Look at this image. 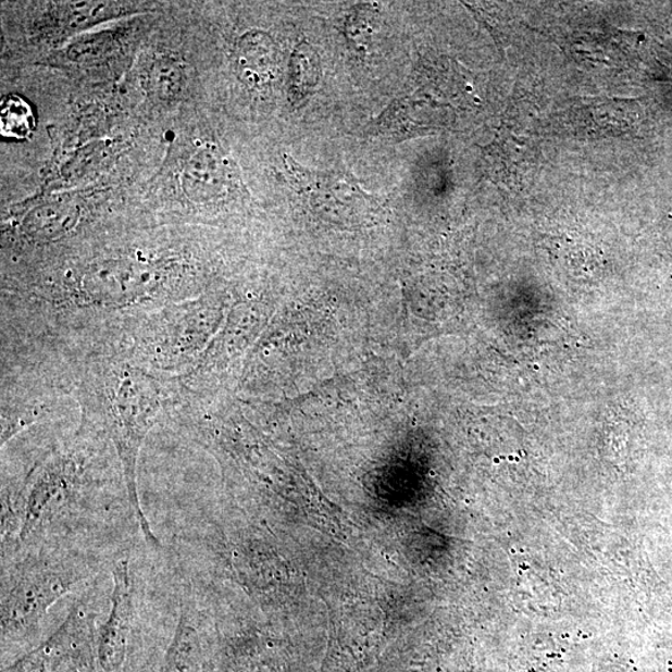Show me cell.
<instances>
[{
    "label": "cell",
    "mask_w": 672,
    "mask_h": 672,
    "mask_svg": "<svg viewBox=\"0 0 672 672\" xmlns=\"http://www.w3.org/2000/svg\"><path fill=\"white\" fill-rule=\"evenodd\" d=\"M177 378L149 372L115 351L101 349L85 361L76 385L83 411L79 433L103 437L115 447L128 505L151 548L161 543L142 511L137 487V463L151 428L169 408H175Z\"/></svg>",
    "instance_id": "6da1fadb"
},
{
    "label": "cell",
    "mask_w": 672,
    "mask_h": 672,
    "mask_svg": "<svg viewBox=\"0 0 672 672\" xmlns=\"http://www.w3.org/2000/svg\"><path fill=\"white\" fill-rule=\"evenodd\" d=\"M89 452L64 447L36 464L22 482L3 481L2 556L41 547L79 511L91 486Z\"/></svg>",
    "instance_id": "7a4b0ae2"
},
{
    "label": "cell",
    "mask_w": 672,
    "mask_h": 672,
    "mask_svg": "<svg viewBox=\"0 0 672 672\" xmlns=\"http://www.w3.org/2000/svg\"><path fill=\"white\" fill-rule=\"evenodd\" d=\"M181 273L166 262L137 256L102 258L88 263L53 298L54 309L95 315L150 312L185 300Z\"/></svg>",
    "instance_id": "3957f363"
},
{
    "label": "cell",
    "mask_w": 672,
    "mask_h": 672,
    "mask_svg": "<svg viewBox=\"0 0 672 672\" xmlns=\"http://www.w3.org/2000/svg\"><path fill=\"white\" fill-rule=\"evenodd\" d=\"M219 310L204 298H188L127 318L115 346L105 349L149 372L179 377L192 370L209 346Z\"/></svg>",
    "instance_id": "277c9868"
},
{
    "label": "cell",
    "mask_w": 672,
    "mask_h": 672,
    "mask_svg": "<svg viewBox=\"0 0 672 672\" xmlns=\"http://www.w3.org/2000/svg\"><path fill=\"white\" fill-rule=\"evenodd\" d=\"M97 572V564L88 557L50 545L3 556V636L22 635L38 627L58 600Z\"/></svg>",
    "instance_id": "5b68a950"
},
{
    "label": "cell",
    "mask_w": 672,
    "mask_h": 672,
    "mask_svg": "<svg viewBox=\"0 0 672 672\" xmlns=\"http://www.w3.org/2000/svg\"><path fill=\"white\" fill-rule=\"evenodd\" d=\"M112 592L110 611L105 624L100 629V655L103 665L114 670L123 661L126 643L136 618L135 597L130 564L119 559L111 571Z\"/></svg>",
    "instance_id": "8992f818"
},
{
    "label": "cell",
    "mask_w": 672,
    "mask_h": 672,
    "mask_svg": "<svg viewBox=\"0 0 672 672\" xmlns=\"http://www.w3.org/2000/svg\"><path fill=\"white\" fill-rule=\"evenodd\" d=\"M181 185L194 203L219 202L235 191V171L217 148L203 146L186 160Z\"/></svg>",
    "instance_id": "52a82bcc"
},
{
    "label": "cell",
    "mask_w": 672,
    "mask_h": 672,
    "mask_svg": "<svg viewBox=\"0 0 672 672\" xmlns=\"http://www.w3.org/2000/svg\"><path fill=\"white\" fill-rule=\"evenodd\" d=\"M83 209L72 197H55L33 207L20 223L23 239L49 245L72 235L82 221Z\"/></svg>",
    "instance_id": "ba28073f"
},
{
    "label": "cell",
    "mask_w": 672,
    "mask_h": 672,
    "mask_svg": "<svg viewBox=\"0 0 672 672\" xmlns=\"http://www.w3.org/2000/svg\"><path fill=\"white\" fill-rule=\"evenodd\" d=\"M236 72L248 88L264 89L278 74V49L263 32H249L237 42Z\"/></svg>",
    "instance_id": "9c48e42d"
},
{
    "label": "cell",
    "mask_w": 672,
    "mask_h": 672,
    "mask_svg": "<svg viewBox=\"0 0 672 672\" xmlns=\"http://www.w3.org/2000/svg\"><path fill=\"white\" fill-rule=\"evenodd\" d=\"M137 11V4L134 3H55L51 7L50 20L60 32L76 33Z\"/></svg>",
    "instance_id": "30bf717a"
},
{
    "label": "cell",
    "mask_w": 672,
    "mask_h": 672,
    "mask_svg": "<svg viewBox=\"0 0 672 672\" xmlns=\"http://www.w3.org/2000/svg\"><path fill=\"white\" fill-rule=\"evenodd\" d=\"M321 79V60L316 50L301 41L290 59L289 65V97L293 102H304L313 94Z\"/></svg>",
    "instance_id": "8fae6325"
},
{
    "label": "cell",
    "mask_w": 672,
    "mask_h": 672,
    "mask_svg": "<svg viewBox=\"0 0 672 672\" xmlns=\"http://www.w3.org/2000/svg\"><path fill=\"white\" fill-rule=\"evenodd\" d=\"M46 403L37 400L16 399L15 395H3L2 400V430H0V444L4 446L13 437L23 433L32 425H36L49 413Z\"/></svg>",
    "instance_id": "7c38bea8"
},
{
    "label": "cell",
    "mask_w": 672,
    "mask_h": 672,
    "mask_svg": "<svg viewBox=\"0 0 672 672\" xmlns=\"http://www.w3.org/2000/svg\"><path fill=\"white\" fill-rule=\"evenodd\" d=\"M187 76L176 59L163 57L154 60L148 73V89L154 99L175 101L184 94Z\"/></svg>",
    "instance_id": "4fadbf2b"
},
{
    "label": "cell",
    "mask_w": 672,
    "mask_h": 672,
    "mask_svg": "<svg viewBox=\"0 0 672 672\" xmlns=\"http://www.w3.org/2000/svg\"><path fill=\"white\" fill-rule=\"evenodd\" d=\"M36 130V114L30 103L20 97L10 95L0 107V132L12 140H25Z\"/></svg>",
    "instance_id": "5bb4252c"
},
{
    "label": "cell",
    "mask_w": 672,
    "mask_h": 672,
    "mask_svg": "<svg viewBox=\"0 0 672 672\" xmlns=\"http://www.w3.org/2000/svg\"><path fill=\"white\" fill-rule=\"evenodd\" d=\"M370 34H372V28H370V22L364 14L357 11L349 16L347 36L358 50H365Z\"/></svg>",
    "instance_id": "9a60e30c"
}]
</instances>
